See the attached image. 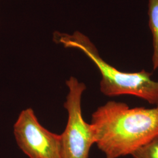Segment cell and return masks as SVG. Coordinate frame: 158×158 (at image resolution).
Listing matches in <instances>:
<instances>
[{
	"label": "cell",
	"mask_w": 158,
	"mask_h": 158,
	"mask_svg": "<svg viewBox=\"0 0 158 158\" xmlns=\"http://www.w3.org/2000/svg\"><path fill=\"white\" fill-rule=\"evenodd\" d=\"M95 144L106 158L132 155L158 138V107L130 108L110 101L93 113Z\"/></svg>",
	"instance_id": "obj_1"
},
{
	"label": "cell",
	"mask_w": 158,
	"mask_h": 158,
	"mask_svg": "<svg viewBox=\"0 0 158 158\" xmlns=\"http://www.w3.org/2000/svg\"><path fill=\"white\" fill-rule=\"evenodd\" d=\"M54 41L66 48L78 49L95 64L102 76L100 91L108 97L131 95L158 106V81L151 79V73L142 70L128 73L119 70L100 56L96 46L85 34L55 32Z\"/></svg>",
	"instance_id": "obj_2"
},
{
	"label": "cell",
	"mask_w": 158,
	"mask_h": 158,
	"mask_svg": "<svg viewBox=\"0 0 158 158\" xmlns=\"http://www.w3.org/2000/svg\"><path fill=\"white\" fill-rule=\"evenodd\" d=\"M69 88L64 107L68 114V122L60 135L62 158H89L95 137L90 124L85 121L82 115L81 102L86 86L74 77L66 81Z\"/></svg>",
	"instance_id": "obj_3"
},
{
	"label": "cell",
	"mask_w": 158,
	"mask_h": 158,
	"mask_svg": "<svg viewBox=\"0 0 158 158\" xmlns=\"http://www.w3.org/2000/svg\"><path fill=\"white\" fill-rule=\"evenodd\" d=\"M14 133L18 147L29 158H62L61 136L40 124L31 108L20 113Z\"/></svg>",
	"instance_id": "obj_4"
},
{
	"label": "cell",
	"mask_w": 158,
	"mask_h": 158,
	"mask_svg": "<svg viewBox=\"0 0 158 158\" xmlns=\"http://www.w3.org/2000/svg\"><path fill=\"white\" fill-rule=\"evenodd\" d=\"M149 26L152 35L153 69H158V0H148Z\"/></svg>",
	"instance_id": "obj_5"
},
{
	"label": "cell",
	"mask_w": 158,
	"mask_h": 158,
	"mask_svg": "<svg viewBox=\"0 0 158 158\" xmlns=\"http://www.w3.org/2000/svg\"><path fill=\"white\" fill-rule=\"evenodd\" d=\"M131 156L133 158H158V138L138 149Z\"/></svg>",
	"instance_id": "obj_6"
},
{
	"label": "cell",
	"mask_w": 158,
	"mask_h": 158,
	"mask_svg": "<svg viewBox=\"0 0 158 158\" xmlns=\"http://www.w3.org/2000/svg\"><path fill=\"white\" fill-rule=\"evenodd\" d=\"M157 107H158V106H157Z\"/></svg>",
	"instance_id": "obj_7"
}]
</instances>
